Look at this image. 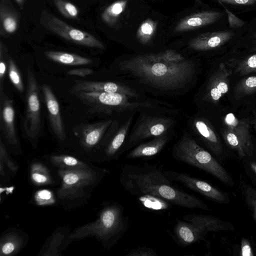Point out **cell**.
Instances as JSON below:
<instances>
[{
    "instance_id": "obj_4",
    "label": "cell",
    "mask_w": 256,
    "mask_h": 256,
    "mask_svg": "<svg viewBox=\"0 0 256 256\" xmlns=\"http://www.w3.org/2000/svg\"><path fill=\"white\" fill-rule=\"evenodd\" d=\"M91 166L81 169H58L61 185L57 191L60 200L68 204H77L88 196L106 172Z\"/></svg>"
},
{
    "instance_id": "obj_31",
    "label": "cell",
    "mask_w": 256,
    "mask_h": 256,
    "mask_svg": "<svg viewBox=\"0 0 256 256\" xmlns=\"http://www.w3.org/2000/svg\"><path fill=\"white\" fill-rule=\"evenodd\" d=\"M128 0H117L107 6L102 12V21L110 26H114L125 10Z\"/></svg>"
},
{
    "instance_id": "obj_2",
    "label": "cell",
    "mask_w": 256,
    "mask_h": 256,
    "mask_svg": "<svg viewBox=\"0 0 256 256\" xmlns=\"http://www.w3.org/2000/svg\"><path fill=\"white\" fill-rule=\"evenodd\" d=\"M121 68L143 82L162 90L182 88L192 79L195 72L194 64L190 60L168 62L156 54L136 56L124 61Z\"/></svg>"
},
{
    "instance_id": "obj_35",
    "label": "cell",
    "mask_w": 256,
    "mask_h": 256,
    "mask_svg": "<svg viewBox=\"0 0 256 256\" xmlns=\"http://www.w3.org/2000/svg\"><path fill=\"white\" fill-rule=\"evenodd\" d=\"M58 10L64 17L68 18H76L79 12L78 8L67 0H52Z\"/></svg>"
},
{
    "instance_id": "obj_13",
    "label": "cell",
    "mask_w": 256,
    "mask_h": 256,
    "mask_svg": "<svg viewBox=\"0 0 256 256\" xmlns=\"http://www.w3.org/2000/svg\"><path fill=\"white\" fill-rule=\"evenodd\" d=\"M226 14L225 12L220 10H207L199 12L186 16L182 19L176 26V32H183L194 30L212 25L224 20Z\"/></svg>"
},
{
    "instance_id": "obj_47",
    "label": "cell",
    "mask_w": 256,
    "mask_h": 256,
    "mask_svg": "<svg viewBox=\"0 0 256 256\" xmlns=\"http://www.w3.org/2000/svg\"><path fill=\"white\" fill-rule=\"evenodd\" d=\"M20 9H22L26 0H14Z\"/></svg>"
},
{
    "instance_id": "obj_29",
    "label": "cell",
    "mask_w": 256,
    "mask_h": 256,
    "mask_svg": "<svg viewBox=\"0 0 256 256\" xmlns=\"http://www.w3.org/2000/svg\"><path fill=\"white\" fill-rule=\"evenodd\" d=\"M30 178L32 182L38 186L51 185L56 182L48 168L40 162L31 164Z\"/></svg>"
},
{
    "instance_id": "obj_34",
    "label": "cell",
    "mask_w": 256,
    "mask_h": 256,
    "mask_svg": "<svg viewBox=\"0 0 256 256\" xmlns=\"http://www.w3.org/2000/svg\"><path fill=\"white\" fill-rule=\"evenodd\" d=\"M256 92V76H252L242 79L235 86L234 94L236 99Z\"/></svg>"
},
{
    "instance_id": "obj_41",
    "label": "cell",
    "mask_w": 256,
    "mask_h": 256,
    "mask_svg": "<svg viewBox=\"0 0 256 256\" xmlns=\"http://www.w3.org/2000/svg\"><path fill=\"white\" fill-rule=\"evenodd\" d=\"M156 55L160 59L170 63H179L186 60L180 53L171 50L160 52Z\"/></svg>"
},
{
    "instance_id": "obj_33",
    "label": "cell",
    "mask_w": 256,
    "mask_h": 256,
    "mask_svg": "<svg viewBox=\"0 0 256 256\" xmlns=\"http://www.w3.org/2000/svg\"><path fill=\"white\" fill-rule=\"evenodd\" d=\"M234 13L240 14L256 10V0H216Z\"/></svg>"
},
{
    "instance_id": "obj_46",
    "label": "cell",
    "mask_w": 256,
    "mask_h": 256,
    "mask_svg": "<svg viewBox=\"0 0 256 256\" xmlns=\"http://www.w3.org/2000/svg\"><path fill=\"white\" fill-rule=\"evenodd\" d=\"M93 73V70L88 68L72 69L66 72V74L68 75L78 76L82 77L92 74Z\"/></svg>"
},
{
    "instance_id": "obj_30",
    "label": "cell",
    "mask_w": 256,
    "mask_h": 256,
    "mask_svg": "<svg viewBox=\"0 0 256 256\" xmlns=\"http://www.w3.org/2000/svg\"><path fill=\"white\" fill-rule=\"evenodd\" d=\"M49 162L58 169L75 170L90 167L88 163L68 155L51 156L49 158Z\"/></svg>"
},
{
    "instance_id": "obj_16",
    "label": "cell",
    "mask_w": 256,
    "mask_h": 256,
    "mask_svg": "<svg viewBox=\"0 0 256 256\" xmlns=\"http://www.w3.org/2000/svg\"><path fill=\"white\" fill-rule=\"evenodd\" d=\"M0 129L8 143L12 145L18 144L13 102L4 92L0 94Z\"/></svg>"
},
{
    "instance_id": "obj_39",
    "label": "cell",
    "mask_w": 256,
    "mask_h": 256,
    "mask_svg": "<svg viewBox=\"0 0 256 256\" xmlns=\"http://www.w3.org/2000/svg\"><path fill=\"white\" fill-rule=\"evenodd\" d=\"M4 163L12 172H16L18 166L9 157L4 144L2 140H0V174L4 176Z\"/></svg>"
},
{
    "instance_id": "obj_28",
    "label": "cell",
    "mask_w": 256,
    "mask_h": 256,
    "mask_svg": "<svg viewBox=\"0 0 256 256\" xmlns=\"http://www.w3.org/2000/svg\"><path fill=\"white\" fill-rule=\"evenodd\" d=\"M44 54L48 58L65 65L80 66L92 63L88 58L68 52L48 50L44 52Z\"/></svg>"
},
{
    "instance_id": "obj_36",
    "label": "cell",
    "mask_w": 256,
    "mask_h": 256,
    "mask_svg": "<svg viewBox=\"0 0 256 256\" xmlns=\"http://www.w3.org/2000/svg\"><path fill=\"white\" fill-rule=\"evenodd\" d=\"M137 198L140 204L146 208L160 210L166 209L167 207L166 204L168 202L156 196L142 195Z\"/></svg>"
},
{
    "instance_id": "obj_12",
    "label": "cell",
    "mask_w": 256,
    "mask_h": 256,
    "mask_svg": "<svg viewBox=\"0 0 256 256\" xmlns=\"http://www.w3.org/2000/svg\"><path fill=\"white\" fill-rule=\"evenodd\" d=\"M240 30L226 28L201 34L191 40L189 47L197 51H208L221 48L236 40Z\"/></svg>"
},
{
    "instance_id": "obj_49",
    "label": "cell",
    "mask_w": 256,
    "mask_h": 256,
    "mask_svg": "<svg viewBox=\"0 0 256 256\" xmlns=\"http://www.w3.org/2000/svg\"><path fill=\"white\" fill-rule=\"evenodd\" d=\"M251 124L254 130H256V114H255L254 119L252 120Z\"/></svg>"
},
{
    "instance_id": "obj_3",
    "label": "cell",
    "mask_w": 256,
    "mask_h": 256,
    "mask_svg": "<svg viewBox=\"0 0 256 256\" xmlns=\"http://www.w3.org/2000/svg\"><path fill=\"white\" fill-rule=\"evenodd\" d=\"M128 220L124 214V208L114 202L105 206L94 221L75 228L70 234V242L94 236L106 248L115 244L128 227Z\"/></svg>"
},
{
    "instance_id": "obj_17",
    "label": "cell",
    "mask_w": 256,
    "mask_h": 256,
    "mask_svg": "<svg viewBox=\"0 0 256 256\" xmlns=\"http://www.w3.org/2000/svg\"><path fill=\"white\" fill-rule=\"evenodd\" d=\"M42 88L50 126L56 136L60 140H64L66 138V134L59 104L49 86L44 84L42 86Z\"/></svg>"
},
{
    "instance_id": "obj_37",
    "label": "cell",
    "mask_w": 256,
    "mask_h": 256,
    "mask_svg": "<svg viewBox=\"0 0 256 256\" xmlns=\"http://www.w3.org/2000/svg\"><path fill=\"white\" fill-rule=\"evenodd\" d=\"M8 72L10 79L16 88L20 92L24 90V86L17 66L14 60L8 58Z\"/></svg>"
},
{
    "instance_id": "obj_10",
    "label": "cell",
    "mask_w": 256,
    "mask_h": 256,
    "mask_svg": "<svg viewBox=\"0 0 256 256\" xmlns=\"http://www.w3.org/2000/svg\"><path fill=\"white\" fill-rule=\"evenodd\" d=\"M173 124L174 121L169 118L144 116L130 136L128 147L134 146L144 140L156 138L166 133Z\"/></svg>"
},
{
    "instance_id": "obj_48",
    "label": "cell",
    "mask_w": 256,
    "mask_h": 256,
    "mask_svg": "<svg viewBox=\"0 0 256 256\" xmlns=\"http://www.w3.org/2000/svg\"><path fill=\"white\" fill-rule=\"evenodd\" d=\"M250 166L252 170L256 174V162H251L250 164Z\"/></svg>"
},
{
    "instance_id": "obj_20",
    "label": "cell",
    "mask_w": 256,
    "mask_h": 256,
    "mask_svg": "<svg viewBox=\"0 0 256 256\" xmlns=\"http://www.w3.org/2000/svg\"><path fill=\"white\" fill-rule=\"evenodd\" d=\"M192 127L206 147L214 154L218 155L222 152V144L220 138L210 124L204 118L194 120Z\"/></svg>"
},
{
    "instance_id": "obj_21",
    "label": "cell",
    "mask_w": 256,
    "mask_h": 256,
    "mask_svg": "<svg viewBox=\"0 0 256 256\" xmlns=\"http://www.w3.org/2000/svg\"><path fill=\"white\" fill-rule=\"evenodd\" d=\"M112 122L111 120L92 124H84L82 129L80 144L82 147L90 150L100 142L105 132Z\"/></svg>"
},
{
    "instance_id": "obj_11",
    "label": "cell",
    "mask_w": 256,
    "mask_h": 256,
    "mask_svg": "<svg viewBox=\"0 0 256 256\" xmlns=\"http://www.w3.org/2000/svg\"><path fill=\"white\" fill-rule=\"evenodd\" d=\"M163 172L170 181L180 182L189 189L212 200L222 204L229 202L228 198L225 193L205 181L184 173L172 170Z\"/></svg>"
},
{
    "instance_id": "obj_40",
    "label": "cell",
    "mask_w": 256,
    "mask_h": 256,
    "mask_svg": "<svg viewBox=\"0 0 256 256\" xmlns=\"http://www.w3.org/2000/svg\"><path fill=\"white\" fill-rule=\"evenodd\" d=\"M36 204L40 206H48L54 204L55 198L53 193L48 190L37 191L34 196Z\"/></svg>"
},
{
    "instance_id": "obj_42",
    "label": "cell",
    "mask_w": 256,
    "mask_h": 256,
    "mask_svg": "<svg viewBox=\"0 0 256 256\" xmlns=\"http://www.w3.org/2000/svg\"><path fill=\"white\" fill-rule=\"evenodd\" d=\"M228 18V28L234 30H240L242 28L247 22L239 18L233 12L225 6H222Z\"/></svg>"
},
{
    "instance_id": "obj_19",
    "label": "cell",
    "mask_w": 256,
    "mask_h": 256,
    "mask_svg": "<svg viewBox=\"0 0 256 256\" xmlns=\"http://www.w3.org/2000/svg\"><path fill=\"white\" fill-rule=\"evenodd\" d=\"M20 14L10 0H0V35L6 38L18 30Z\"/></svg>"
},
{
    "instance_id": "obj_22",
    "label": "cell",
    "mask_w": 256,
    "mask_h": 256,
    "mask_svg": "<svg viewBox=\"0 0 256 256\" xmlns=\"http://www.w3.org/2000/svg\"><path fill=\"white\" fill-rule=\"evenodd\" d=\"M168 140L166 133L156 137L152 140L138 146L126 155V158H136L154 156L162 150Z\"/></svg>"
},
{
    "instance_id": "obj_15",
    "label": "cell",
    "mask_w": 256,
    "mask_h": 256,
    "mask_svg": "<svg viewBox=\"0 0 256 256\" xmlns=\"http://www.w3.org/2000/svg\"><path fill=\"white\" fill-rule=\"evenodd\" d=\"M72 93L75 92H105L118 93L138 98V94L134 90L127 86L110 82H96L84 80H76L72 90Z\"/></svg>"
},
{
    "instance_id": "obj_27",
    "label": "cell",
    "mask_w": 256,
    "mask_h": 256,
    "mask_svg": "<svg viewBox=\"0 0 256 256\" xmlns=\"http://www.w3.org/2000/svg\"><path fill=\"white\" fill-rule=\"evenodd\" d=\"M232 67L234 72L240 76H245L256 72V52L245 56L230 58L226 62Z\"/></svg>"
},
{
    "instance_id": "obj_44",
    "label": "cell",
    "mask_w": 256,
    "mask_h": 256,
    "mask_svg": "<svg viewBox=\"0 0 256 256\" xmlns=\"http://www.w3.org/2000/svg\"><path fill=\"white\" fill-rule=\"evenodd\" d=\"M127 256H157L155 251L147 246H142L130 250Z\"/></svg>"
},
{
    "instance_id": "obj_32",
    "label": "cell",
    "mask_w": 256,
    "mask_h": 256,
    "mask_svg": "<svg viewBox=\"0 0 256 256\" xmlns=\"http://www.w3.org/2000/svg\"><path fill=\"white\" fill-rule=\"evenodd\" d=\"M158 22L150 18L143 21L139 26L136 33V38L142 44L150 43L154 38L158 26Z\"/></svg>"
},
{
    "instance_id": "obj_38",
    "label": "cell",
    "mask_w": 256,
    "mask_h": 256,
    "mask_svg": "<svg viewBox=\"0 0 256 256\" xmlns=\"http://www.w3.org/2000/svg\"><path fill=\"white\" fill-rule=\"evenodd\" d=\"M242 188L245 202L256 220V189L244 184H242Z\"/></svg>"
},
{
    "instance_id": "obj_24",
    "label": "cell",
    "mask_w": 256,
    "mask_h": 256,
    "mask_svg": "<svg viewBox=\"0 0 256 256\" xmlns=\"http://www.w3.org/2000/svg\"><path fill=\"white\" fill-rule=\"evenodd\" d=\"M70 234L66 229L56 230L49 238L40 251L41 256H60V252L64 248V245L71 242Z\"/></svg>"
},
{
    "instance_id": "obj_25",
    "label": "cell",
    "mask_w": 256,
    "mask_h": 256,
    "mask_svg": "<svg viewBox=\"0 0 256 256\" xmlns=\"http://www.w3.org/2000/svg\"><path fill=\"white\" fill-rule=\"evenodd\" d=\"M25 238L22 234L16 230L6 232L0 239V254L13 256L24 246Z\"/></svg>"
},
{
    "instance_id": "obj_9",
    "label": "cell",
    "mask_w": 256,
    "mask_h": 256,
    "mask_svg": "<svg viewBox=\"0 0 256 256\" xmlns=\"http://www.w3.org/2000/svg\"><path fill=\"white\" fill-rule=\"evenodd\" d=\"M40 104L38 97V88L34 73L27 71L26 92V110L24 127L26 136L31 139L36 138L40 129Z\"/></svg>"
},
{
    "instance_id": "obj_18",
    "label": "cell",
    "mask_w": 256,
    "mask_h": 256,
    "mask_svg": "<svg viewBox=\"0 0 256 256\" xmlns=\"http://www.w3.org/2000/svg\"><path fill=\"white\" fill-rule=\"evenodd\" d=\"M223 124L224 126L232 131L243 142L251 156H252L254 146L250 132L251 122L250 119H238L234 114L228 113L224 116Z\"/></svg>"
},
{
    "instance_id": "obj_5",
    "label": "cell",
    "mask_w": 256,
    "mask_h": 256,
    "mask_svg": "<svg viewBox=\"0 0 256 256\" xmlns=\"http://www.w3.org/2000/svg\"><path fill=\"white\" fill-rule=\"evenodd\" d=\"M172 154L177 160L200 169L226 184H233L229 173L192 138L184 134L174 146Z\"/></svg>"
},
{
    "instance_id": "obj_26",
    "label": "cell",
    "mask_w": 256,
    "mask_h": 256,
    "mask_svg": "<svg viewBox=\"0 0 256 256\" xmlns=\"http://www.w3.org/2000/svg\"><path fill=\"white\" fill-rule=\"evenodd\" d=\"M236 41L249 53L256 52V17L247 22L240 30Z\"/></svg>"
},
{
    "instance_id": "obj_14",
    "label": "cell",
    "mask_w": 256,
    "mask_h": 256,
    "mask_svg": "<svg viewBox=\"0 0 256 256\" xmlns=\"http://www.w3.org/2000/svg\"><path fill=\"white\" fill-rule=\"evenodd\" d=\"M230 70L226 68L224 63L220 64L218 68L208 80L204 95L206 100L217 104L222 98L228 92L232 73Z\"/></svg>"
},
{
    "instance_id": "obj_45",
    "label": "cell",
    "mask_w": 256,
    "mask_h": 256,
    "mask_svg": "<svg viewBox=\"0 0 256 256\" xmlns=\"http://www.w3.org/2000/svg\"><path fill=\"white\" fill-rule=\"evenodd\" d=\"M240 256H254L252 246L249 241L244 238L241 241Z\"/></svg>"
},
{
    "instance_id": "obj_7",
    "label": "cell",
    "mask_w": 256,
    "mask_h": 256,
    "mask_svg": "<svg viewBox=\"0 0 256 256\" xmlns=\"http://www.w3.org/2000/svg\"><path fill=\"white\" fill-rule=\"evenodd\" d=\"M84 104L90 106L91 112L110 114L113 111L122 112L133 110L139 108L150 107L148 102L130 101V97L118 93L105 92H73Z\"/></svg>"
},
{
    "instance_id": "obj_43",
    "label": "cell",
    "mask_w": 256,
    "mask_h": 256,
    "mask_svg": "<svg viewBox=\"0 0 256 256\" xmlns=\"http://www.w3.org/2000/svg\"><path fill=\"white\" fill-rule=\"evenodd\" d=\"M6 48L2 42H0V94L4 92V82L6 70Z\"/></svg>"
},
{
    "instance_id": "obj_6",
    "label": "cell",
    "mask_w": 256,
    "mask_h": 256,
    "mask_svg": "<svg viewBox=\"0 0 256 256\" xmlns=\"http://www.w3.org/2000/svg\"><path fill=\"white\" fill-rule=\"evenodd\" d=\"M178 220L174 232L178 241L188 246L201 240L209 232L233 230V226L214 216L200 214H190Z\"/></svg>"
},
{
    "instance_id": "obj_8",
    "label": "cell",
    "mask_w": 256,
    "mask_h": 256,
    "mask_svg": "<svg viewBox=\"0 0 256 256\" xmlns=\"http://www.w3.org/2000/svg\"><path fill=\"white\" fill-rule=\"evenodd\" d=\"M40 22L48 30L76 44L104 49V44L94 35L72 26L48 12L43 10Z\"/></svg>"
},
{
    "instance_id": "obj_1",
    "label": "cell",
    "mask_w": 256,
    "mask_h": 256,
    "mask_svg": "<svg viewBox=\"0 0 256 256\" xmlns=\"http://www.w3.org/2000/svg\"><path fill=\"white\" fill-rule=\"evenodd\" d=\"M120 180L124 188L136 197L150 195L186 208L209 210L198 198L174 187L164 172L154 166L125 165Z\"/></svg>"
},
{
    "instance_id": "obj_23",
    "label": "cell",
    "mask_w": 256,
    "mask_h": 256,
    "mask_svg": "<svg viewBox=\"0 0 256 256\" xmlns=\"http://www.w3.org/2000/svg\"><path fill=\"white\" fill-rule=\"evenodd\" d=\"M132 121V118L128 120L114 137L106 144L103 150L102 160H111L118 158L119 156L118 152L124 142Z\"/></svg>"
}]
</instances>
